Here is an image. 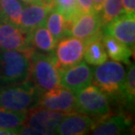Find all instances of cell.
Wrapping results in <instances>:
<instances>
[{"mask_svg": "<svg viewBox=\"0 0 135 135\" xmlns=\"http://www.w3.org/2000/svg\"><path fill=\"white\" fill-rule=\"evenodd\" d=\"M30 80L40 93L61 86L59 69L52 52L47 54L33 50L29 54Z\"/></svg>", "mask_w": 135, "mask_h": 135, "instance_id": "obj_1", "label": "cell"}, {"mask_svg": "<svg viewBox=\"0 0 135 135\" xmlns=\"http://www.w3.org/2000/svg\"><path fill=\"white\" fill-rule=\"evenodd\" d=\"M41 93L31 80L0 88V107L14 112H29L39 104Z\"/></svg>", "mask_w": 135, "mask_h": 135, "instance_id": "obj_2", "label": "cell"}, {"mask_svg": "<svg viewBox=\"0 0 135 135\" xmlns=\"http://www.w3.org/2000/svg\"><path fill=\"white\" fill-rule=\"evenodd\" d=\"M30 80L29 54L0 49V88Z\"/></svg>", "mask_w": 135, "mask_h": 135, "instance_id": "obj_3", "label": "cell"}, {"mask_svg": "<svg viewBox=\"0 0 135 135\" xmlns=\"http://www.w3.org/2000/svg\"><path fill=\"white\" fill-rule=\"evenodd\" d=\"M126 73L125 67L119 61H104L97 66L93 72V84L99 88L106 96L123 98L125 96Z\"/></svg>", "mask_w": 135, "mask_h": 135, "instance_id": "obj_4", "label": "cell"}, {"mask_svg": "<svg viewBox=\"0 0 135 135\" xmlns=\"http://www.w3.org/2000/svg\"><path fill=\"white\" fill-rule=\"evenodd\" d=\"M75 94L77 112L99 119L110 114L107 96L96 85L90 83Z\"/></svg>", "mask_w": 135, "mask_h": 135, "instance_id": "obj_5", "label": "cell"}, {"mask_svg": "<svg viewBox=\"0 0 135 135\" xmlns=\"http://www.w3.org/2000/svg\"><path fill=\"white\" fill-rule=\"evenodd\" d=\"M57 43L52 54L59 70L74 66L83 60L85 48L83 40L73 36H65Z\"/></svg>", "mask_w": 135, "mask_h": 135, "instance_id": "obj_6", "label": "cell"}, {"mask_svg": "<svg viewBox=\"0 0 135 135\" xmlns=\"http://www.w3.org/2000/svg\"><path fill=\"white\" fill-rule=\"evenodd\" d=\"M0 49L18 50L30 54L34 48L31 44L30 33L4 20L0 22Z\"/></svg>", "mask_w": 135, "mask_h": 135, "instance_id": "obj_7", "label": "cell"}, {"mask_svg": "<svg viewBox=\"0 0 135 135\" xmlns=\"http://www.w3.org/2000/svg\"><path fill=\"white\" fill-rule=\"evenodd\" d=\"M38 106L66 114L77 112L75 93L62 86L42 93Z\"/></svg>", "mask_w": 135, "mask_h": 135, "instance_id": "obj_8", "label": "cell"}, {"mask_svg": "<svg viewBox=\"0 0 135 135\" xmlns=\"http://www.w3.org/2000/svg\"><path fill=\"white\" fill-rule=\"evenodd\" d=\"M94 70L86 61H81L66 69L59 70L61 86L71 90L73 93H76L86 86L92 83Z\"/></svg>", "mask_w": 135, "mask_h": 135, "instance_id": "obj_9", "label": "cell"}, {"mask_svg": "<svg viewBox=\"0 0 135 135\" xmlns=\"http://www.w3.org/2000/svg\"><path fill=\"white\" fill-rule=\"evenodd\" d=\"M100 13H81L73 21L66 36H73L87 42L103 33Z\"/></svg>", "mask_w": 135, "mask_h": 135, "instance_id": "obj_10", "label": "cell"}, {"mask_svg": "<svg viewBox=\"0 0 135 135\" xmlns=\"http://www.w3.org/2000/svg\"><path fill=\"white\" fill-rule=\"evenodd\" d=\"M66 115V113L37 106L27 112L25 122L26 126L36 129L40 134H54Z\"/></svg>", "mask_w": 135, "mask_h": 135, "instance_id": "obj_11", "label": "cell"}, {"mask_svg": "<svg viewBox=\"0 0 135 135\" xmlns=\"http://www.w3.org/2000/svg\"><path fill=\"white\" fill-rule=\"evenodd\" d=\"M55 7V3H48L43 0L28 4L23 7L18 26L26 33H31L39 26L46 23L50 11Z\"/></svg>", "mask_w": 135, "mask_h": 135, "instance_id": "obj_12", "label": "cell"}, {"mask_svg": "<svg viewBox=\"0 0 135 135\" xmlns=\"http://www.w3.org/2000/svg\"><path fill=\"white\" fill-rule=\"evenodd\" d=\"M135 15L123 14L108 23L104 27V33L120 40L121 42L134 50L135 43Z\"/></svg>", "mask_w": 135, "mask_h": 135, "instance_id": "obj_13", "label": "cell"}, {"mask_svg": "<svg viewBox=\"0 0 135 135\" xmlns=\"http://www.w3.org/2000/svg\"><path fill=\"white\" fill-rule=\"evenodd\" d=\"M96 121L90 116L80 112L67 114L59 124L55 133L61 135H83L92 130Z\"/></svg>", "mask_w": 135, "mask_h": 135, "instance_id": "obj_14", "label": "cell"}, {"mask_svg": "<svg viewBox=\"0 0 135 135\" xmlns=\"http://www.w3.org/2000/svg\"><path fill=\"white\" fill-rule=\"evenodd\" d=\"M132 125L130 117L126 114H120L102 118L91 130V134L94 135H116L124 133Z\"/></svg>", "mask_w": 135, "mask_h": 135, "instance_id": "obj_15", "label": "cell"}, {"mask_svg": "<svg viewBox=\"0 0 135 135\" xmlns=\"http://www.w3.org/2000/svg\"><path fill=\"white\" fill-rule=\"evenodd\" d=\"M102 42L107 55L112 61L125 62L126 64L131 63V57L133 50L127 47L125 43L106 33H103Z\"/></svg>", "mask_w": 135, "mask_h": 135, "instance_id": "obj_16", "label": "cell"}, {"mask_svg": "<svg viewBox=\"0 0 135 135\" xmlns=\"http://www.w3.org/2000/svg\"><path fill=\"white\" fill-rule=\"evenodd\" d=\"M104 33V32H103ZM103 33L85 43L83 58L88 64L98 66L108 60V55L102 42Z\"/></svg>", "mask_w": 135, "mask_h": 135, "instance_id": "obj_17", "label": "cell"}, {"mask_svg": "<svg viewBox=\"0 0 135 135\" xmlns=\"http://www.w3.org/2000/svg\"><path fill=\"white\" fill-rule=\"evenodd\" d=\"M31 44L33 47L41 52H53L56 46V41L46 26V23L39 26L30 33Z\"/></svg>", "mask_w": 135, "mask_h": 135, "instance_id": "obj_18", "label": "cell"}, {"mask_svg": "<svg viewBox=\"0 0 135 135\" xmlns=\"http://www.w3.org/2000/svg\"><path fill=\"white\" fill-rule=\"evenodd\" d=\"M46 26L52 34L54 40L57 43L61 38L67 35L70 25L65 20L63 15L54 7L47 17Z\"/></svg>", "mask_w": 135, "mask_h": 135, "instance_id": "obj_19", "label": "cell"}, {"mask_svg": "<svg viewBox=\"0 0 135 135\" xmlns=\"http://www.w3.org/2000/svg\"><path fill=\"white\" fill-rule=\"evenodd\" d=\"M28 112H14L0 107V130H12L18 134V128L25 124Z\"/></svg>", "mask_w": 135, "mask_h": 135, "instance_id": "obj_20", "label": "cell"}, {"mask_svg": "<svg viewBox=\"0 0 135 135\" xmlns=\"http://www.w3.org/2000/svg\"><path fill=\"white\" fill-rule=\"evenodd\" d=\"M103 12L100 13L102 26L104 27L119 16L125 14L122 0H105L103 4Z\"/></svg>", "mask_w": 135, "mask_h": 135, "instance_id": "obj_21", "label": "cell"}, {"mask_svg": "<svg viewBox=\"0 0 135 135\" xmlns=\"http://www.w3.org/2000/svg\"><path fill=\"white\" fill-rule=\"evenodd\" d=\"M0 6L4 20L18 26L23 10L22 3L18 0H0Z\"/></svg>", "mask_w": 135, "mask_h": 135, "instance_id": "obj_22", "label": "cell"}, {"mask_svg": "<svg viewBox=\"0 0 135 135\" xmlns=\"http://www.w3.org/2000/svg\"><path fill=\"white\" fill-rule=\"evenodd\" d=\"M55 8L63 15L70 26L82 13L78 8L76 0H55Z\"/></svg>", "mask_w": 135, "mask_h": 135, "instance_id": "obj_23", "label": "cell"}, {"mask_svg": "<svg viewBox=\"0 0 135 135\" xmlns=\"http://www.w3.org/2000/svg\"><path fill=\"white\" fill-rule=\"evenodd\" d=\"M125 96L126 102L133 104L135 96V68L133 64L128 70L125 82Z\"/></svg>", "mask_w": 135, "mask_h": 135, "instance_id": "obj_24", "label": "cell"}, {"mask_svg": "<svg viewBox=\"0 0 135 135\" xmlns=\"http://www.w3.org/2000/svg\"><path fill=\"white\" fill-rule=\"evenodd\" d=\"M78 8L82 13H89L95 12L93 9L92 0H76Z\"/></svg>", "mask_w": 135, "mask_h": 135, "instance_id": "obj_25", "label": "cell"}, {"mask_svg": "<svg viewBox=\"0 0 135 135\" xmlns=\"http://www.w3.org/2000/svg\"><path fill=\"white\" fill-rule=\"evenodd\" d=\"M123 9L126 15H135V0H122Z\"/></svg>", "mask_w": 135, "mask_h": 135, "instance_id": "obj_26", "label": "cell"}, {"mask_svg": "<svg viewBox=\"0 0 135 135\" xmlns=\"http://www.w3.org/2000/svg\"><path fill=\"white\" fill-rule=\"evenodd\" d=\"M105 0H92V4H93V9L96 12L101 13L102 12V8L103 4H104Z\"/></svg>", "mask_w": 135, "mask_h": 135, "instance_id": "obj_27", "label": "cell"}, {"mask_svg": "<svg viewBox=\"0 0 135 135\" xmlns=\"http://www.w3.org/2000/svg\"><path fill=\"white\" fill-rule=\"evenodd\" d=\"M23 2H25L26 4H32V3H36L39 2L40 0H22Z\"/></svg>", "mask_w": 135, "mask_h": 135, "instance_id": "obj_28", "label": "cell"}, {"mask_svg": "<svg viewBox=\"0 0 135 135\" xmlns=\"http://www.w3.org/2000/svg\"><path fill=\"white\" fill-rule=\"evenodd\" d=\"M3 20H4V17L3 15V12H2V9H1V6H0V22Z\"/></svg>", "mask_w": 135, "mask_h": 135, "instance_id": "obj_29", "label": "cell"}, {"mask_svg": "<svg viewBox=\"0 0 135 135\" xmlns=\"http://www.w3.org/2000/svg\"><path fill=\"white\" fill-rule=\"evenodd\" d=\"M45 1L48 3H55V0H45Z\"/></svg>", "mask_w": 135, "mask_h": 135, "instance_id": "obj_30", "label": "cell"}, {"mask_svg": "<svg viewBox=\"0 0 135 135\" xmlns=\"http://www.w3.org/2000/svg\"><path fill=\"white\" fill-rule=\"evenodd\" d=\"M43 1H45V0H43Z\"/></svg>", "mask_w": 135, "mask_h": 135, "instance_id": "obj_31", "label": "cell"}]
</instances>
